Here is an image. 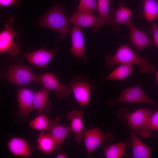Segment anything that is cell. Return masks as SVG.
Wrapping results in <instances>:
<instances>
[{
	"label": "cell",
	"mask_w": 158,
	"mask_h": 158,
	"mask_svg": "<svg viewBox=\"0 0 158 158\" xmlns=\"http://www.w3.org/2000/svg\"><path fill=\"white\" fill-rule=\"evenodd\" d=\"M104 66L109 69L116 64H131L140 66V73L150 74L155 72V66L150 63L145 56L140 57L130 47L129 43L121 45L113 56L108 54L104 57Z\"/></svg>",
	"instance_id": "1"
},
{
	"label": "cell",
	"mask_w": 158,
	"mask_h": 158,
	"mask_svg": "<svg viewBox=\"0 0 158 158\" xmlns=\"http://www.w3.org/2000/svg\"><path fill=\"white\" fill-rule=\"evenodd\" d=\"M152 111L149 109L139 108L130 113L128 109L120 108L117 115L128 128L135 130L140 136L146 138L150 137L151 132L147 128V124Z\"/></svg>",
	"instance_id": "2"
},
{
	"label": "cell",
	"mask_w": 158,
	"mask_h": 158,
	"mask_svg": "<svg viewBox=\"0 0 158 158\" xmlns=\"http://www.w3.org/2000/svg\"><path fill=\"white\" fill-rule=\"evenodd\" d=\"M68 18L64 13L61 6L55 5L36 24L52 30L63 37L71 33L68 25Z\"/></svg>",
	"instance_id": "3"
},
{
	"label": "cell",
	"mask_w": 158,
	"mask_h": 158,
	"mask_svg": "<svg viewBox=\"0 0 158 158\" xmlns=\"http://www.w3.org/2000/svg\"><path fill=\"white\" fill-rule=\"evenodd\" d=\"M3 75L9 82L16 86L37 83L39 76L32 72L30 66L17 63L9 66Z\"/></svg>",
	"instance_id": "4"
},
{
	"label": "cell",
	"mask_w": 158,
	"mask_h": 158,
	"mask_svg": "<svg viewBox=\"0 0 158 158\" xmlns=\"http://www.w3.org/2000/svg\"><path fill=\"white\" fill-rule=\"evenodd\" d=\"M74 97L83 107L88 104L91 95L96 90L95 82L86 75L77 77L69 84Z\"/></svg>",
	"instance_id": "5"
},
{
	"label": "cell",
	"mask_w": 158,
	"mask_h": 158,
	"mask_svg": "<svg viewBox=\"0 0 158 158\" xmlns=\"http://www.w3.org/2000/svg\"><path fill=\"white\" fill-rule=\"evenodd\" d=\"M121 103H146L153 105L156 102L147 95L141 85H136L127 87L118 97L110 101L107 105L111 106Z\"/></svg>",
	"instance_id": "6"
},
{
	"label": "cell",
	"mask_w": 158,
	"mask_h": 158,
	"mask_svg": "<svg viewBox=\"0 0 158 158\" xmlns=\"http://www.w3.org/2000/svg\"><path fill=\"white\" fill-rule=\"evenodd\" d=\"M13 21V18H10L6 22L5 29L0 33V53L8 52L15 56L20 53V48L19 44L15 41L17 33L12 25Z\"/></svg>",
	"instance_id": "7"
},
{
	"label": "cell",
	"mask_w": 158,
	"mask_h": 158,
	"mask_svg": "<svg viewBox=\"0 0 158 158\" xmlns=\"http://www.w3.org/2000/svg\"><path fill=\"white\" fill-rule=\"evenodd\" d=\"M87 154L90 157L91 154L102 143L112 141L114 137L110 133H103L98 127H95L83 132V138Z\"/></svg>",
	"instance_id": "8"
},
{
	"label": "cell",
	"mask_w": 158,
	"mask_h": 158,
	"mask_svg": "<svg viewBox=\"0 0 158 158\" xmlns=\"http://www.w3.org/2000/svg\"><path fill=\"white\" fill-rule=\"evenodd\" d=\"M37 83L43 87L55 91L56 96L59 98L66 97L72 91L69 84L62 85L51 73H46L39 75Z\"/></svg>",
	"instance_id": "9"
},
{
	"label": "cell",
	"mask_w": 158,
	"mask_h": 158,
	"mask_svg": "<svg viewBox=\"0 0 158 158\" xmlns=\"http://www.w3.org/2000/svg\"><path fill=\"white\" fill-rule=\"evenodd\" d=\"M111 25L113 31L117 33L121 32L118 28V25H128L131 22L132 12L129 8L125 7L124 2L120 1L117 8L110 11Z\"/></svg>",
	"instance_id": "10"
},
{
	"label": "cell",
	"mask_w": 158,
	"mask_h": 158,
	"mask_svg": "<svg viewBox=\"0 0 158 158\" xmlns=\"http://www.w3.org/2000/svg\"><path fill=\"white\" fill-rule=\"evenodd\" d=\"M128 26L130 31L129 41L138 52L149 47H156L154 40L147 32L139 30L131 22Z\"/></svg>",
	"instance_id": "11"
},
{
	"label": "cell",
	"mask_w": 158,
	"mask_h": 158,
	"mask_svg": "<svg viewBox=\"0 0 158 158\" xmlns=\"http://www.w3.org/2000/svg\"><path fill=\"white\" fill-rule=\"evenodd\" d=\"M71 34V45L69 52L84 61L88 60L85 52L83 36L79 27L74 25Z\"/></svg>",
	"instance_id": "12"
},
{
	"label": "cell",
	"mask_w": 158,
	"mask_h": 158,
	"mask_svg": "<svg viewBox=\"0 0 158 158\" xmlns=\"http://www.w3.org/2000/svg\"><path fill=\"white\" fill-rule=\"evenodd\" d=\"M59 117L50 120L48 129L49 133L54 139L56 150H59L61 146L68 135L72 131L70 126H63L59 123Z\"/></svg>",
	"instance_id": "13"
},
{
	"label": "cell",
	"mask_w": 158,
	"mask_h": 158,
	"mask_svg": "<svg viewBox=\"0 0 158 158\" xmlns=\"http://www.w3.org/2000/svg\"><path fill=\"white\" fill-rule=\"evenodd\" d=\"M34 92L26 88L20 89L18 91L17 97L20 115L27 117L30 113L35 110L33 103Z\"/></svg>",
	"instance_id": "14"
},
{
	"label": "cell",
	"mask_w": 158,
	"mask_h": 158,
	"mask_svg": "<svg viewBox=\"0 0 158 158\" xmlns=\"http://www.w3.org/2000/svg\"><path fill=\"white\" fill-rule=\"evenodd\" d=\"M56 51L40 49L30 53H25L23 57L29 62L40 68L46 66L54 56Z\"/></svg>",
	"instance_id": "15"
},
{
	"label": "cell",
	"mask_w": 158,
	"mask_h": 158,
	"mask_svg": "<svg viewBox=\"0 0 158 158\" xmlns=\"http://www.w3.org/2000/svg\"><path fill=\"white\" fill-rule=\"evenodd\" d=\"M84 111L82 110L74 109L68 113L66 118L71 121L70 125L72 131L75 134L74 140L77 143H79L83 138L84 124L83 116Z\"/></svg>",
	"instance_id": "16"
},
{
	"label": "cell",
	"mask_w": 158,
	"mask_h": 158,
	"mask_svg": "<svg viewBox=\"0 0 158 158\" xmlns=\"http://www.w3.org/2000/svg\"><path fill=\"white\" fill-rule=\"evenodd\" d=\"M49 92V90L43 87L38 91L34 92L33 105L35 110L39 114L48 112L50 110L52 103L48 100Z\"/></svg>",
	"instance_id": "17"
},
{
	"label": "cell",
	"mask_w": 158,
	"mask_h": 158,
	"mask_svg": "<svg viewBox=\"0 0 158 158\" xmlns=\"http://www.w3.org/2000/svg\"><path fill=\"white\" fill-rule=\"evenodd\" d=\"M98 17L92 12L86 11H78L68 18L69 22L73 23L79 27L95 28L97 23Z\"/></svg>",
	"instance_id": "18"
},
{
	"label": "cell",
	"mask_w": 158,
	"mask_h": 158,
	"mask_svg": "<svg viewBox=\"0 0 158 158\" xmlns=\"http://www.w3.org/2000/svg\"><path fill=\"white\" fill-rule=\"evenodd\" d=\"M128 128L131 140L133 157L151 158V148L142 142L133 130L129 128Z\"/></svg>",
	"instance_id": "19"
},
{
	"label": "cell",
	"mask_w": 158,
	"mask_h": 158,
	"mask_svg": "<svg viewBox=\"0 0 158 158\" xmlns=\"http://www.w3.org/2000/svg\"><path fill=\"white\" fill-rule=\"evenodd\" d=\"M8 146L10 151L16 156L26 157L30 156V148L23 138L18 137L12 138L8 142Z\"/></svg>",
	"instance_id": "20"
},
{
	"label": "cell",
	"mask_w": 158,
	"mask_h": 158,
	"mask_svg": "<svg viewBox=\"0 0 158 158\" xmlns=\"http://www.w3.org/2000/svg\"><path fill=\"white\" fill-rule=\"evenodd\" d=\"M111 0H97V8L99 16L95 28L99 27L108 23L111 25L110 11Z\"/></svg>",
	"instance_id": "21"
},
{
	"label": "cell",
	"mask_w": 158,
	"mask_h": 158,
	"mask_svg": "<svg viewBox=\"0 0 158 158\" xmlns=\"http://www.w3.org/2000/svg\"><path fill=\"white\" fill-rule=\"evenodd\" d=\"M37 142V149L45 154H51L56 150L55 142L49 133L42 131L38 136Z\"/></svg>",
	"instance_id": "22"
},
{
	"label": "cell",
	"mask_w": 158,
	"mask_h": 158,
	"mask_svg": "<svg viewBox=\"0 0 158 158\" xmlns=\"http://www.w3.org/2000/svg\"><path fill=\"white\" fill-rule=\"evenodd\" d=\"M142 0L143 18L149 22L158 19V0Z\"/></svg>",
	"instance_id": "23"
},
{
	"label": "cell",
	"mask_w": 158,
	"mask_h": 158,
	"mask_svg": "<svg viewBox=\"0 0 158 158\" xmlns=\"http://www.w3.org/2000/svg\"><path fill=\"white\" fill-rule=\"evenodd\" d=\"M133 70V65L122 64L102 80H124L132 73Z\"/></svg>",
	"instance_id": "24"
},
{
	"label": "cell",
	"mask_w": 158,
	"mask_h": 158,
	"mask_svg": "<svg viewBox=\"0 0 158 158\" xmlns=\"http://www.w3.org/2000/svg\"><path fill=\"white\" fill-rule=\"evenodd\" d=\"M129 145L125 142H119L104 147V153L107 158H119L122 157Z\"/></svg>",
	"instance_id": "25"
},
{
	"label": "cell",
	"mask_w": 158,
	"mask_h": 158,
	"mask_svg": "<svg viewBox=\"0 0 158 158\" xmlns=\"http://www.w3.org/2000/svg\"><path fill=\"white\" fill-rule=\"evenodd\" d=\"M50 122V120L46 115L40 114L31 120L29 125L33 129L45 132L48 130Z\"/></svg>",
	"instance_id": "26"
},
{
	"label": "cell",
	"mask_w": 158,
	"mask_h": 158,
	"mask_svg": "<svg viewBox=\"0 0 158 158\" xmlns=\"http://www.w3.org/2000/svg\"><path fill=\"white\" fill-rule=\"evenodd\" d=\"M77 9L78 11L91 12L97 10V1L96 0H80Z\"/></svg>",
	"instance_id": "27"
},
{
	"label": "cell",
	"mask_w": 158,
	"mask_h": 158,
	"mask_svg": "<svg viewBox=\"0 0 158 158\" xmlns=\"http://www.w3.org/2000/svg\"><path fill=\"white\" fill-rule=\"evenodd\" d=\"M147 128L148 130H158V111L152 113L148 121Z\"/></svg>",
	"instance_id": "28"
},
{
	"label": "cell",
	"mask_w": 158,
	"mask_h": 158,
	"mask_svg": "<svg viewBox=\"0 0 158 158\" xmlns=\"http://www.w3.org/2000/svg\"><path fill=\"white\" fill-rule=\"evenodd\" d=\"M148 32L152 34L156 47L158 49V26L154 23L151 25Z\"/></svg>",
	"instance_id": "29"
},
{
	"label": "cell",
	"mask_w": 158,
	"mask_h": 158,
	"mask_svg": "<svg viewBox=\"0 0 158 158\" xmlns=\"http://www.w3.org/2000/svg\"><path fill=\"white\" fill-rule=\"evenodd\" d=\"M19 0H0V5L2 6H8L12 4H17Z\"/></svg>",
	"instance_id": "30"
},
{
	"label": "cell",
	"mask_w": 158,
	"mask_h": 158,
	"mask_svg": "<svg viewBox=\"0 0 158 158\" xmlns=\"http://www.w3.org/2000/svg\"><path fill=\"white\" fill-rule=\"evenodd\" d=\"M57 158H67V156L64 153L61 152L59 154L56 156Z\"/></svg>",
	"instance_id": "31"
},
{
	"label": "cell",
	"mask_w": 158,
	"mask_h": 158,
	"mask_svg": "<svg viewBox=\"0 0 158 158\" xmlns=\"http://www.w3.org/2000/svg\"><path fill=\"white\" fill-rule=\"evenodd\" d=\"M155 75H156L157 82V83L158 84V70L156 72Z\"/></svg>",
	"instance_id": "32"
}]
</instances>
